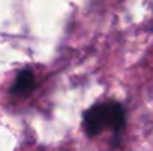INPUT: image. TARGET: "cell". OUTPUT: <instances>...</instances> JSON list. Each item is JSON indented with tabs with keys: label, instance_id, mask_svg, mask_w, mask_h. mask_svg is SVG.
Returning a JSON list of instances; mask_svg holds the SVG:
<instances>
[{
	"label": "cell",
	"instance_id": "2",
	"mask_svg": "<svg viewBox=\"0 0 153 151\" xmlns=\"http://www.w3.org/2000/svg\"><path fill=\"white\" fill-rule=\"evenodd\" d=\"M36 89V79L30 70H22L18 73L15 83L10 88V92L15 95H28Z\"/></svg>",
	"mask_w": 153,
	"mask_h": 151
},
{
	"label": "cell",
	"instance_id": "1",
	"mask_svg": "<svg viewBox=\"0 0 153 151\" xmlns=\"http://www.w3.org/2000/svg\"><path fill=\"white\" fill-rule=\"evenodd\" d=\"M83 124L88 136H97L102 130L111 129L119 133L125 126V110L119 102H104L94 105L85 113Z\"/></svg>",
	"mask_w": 153,
	"mask_h": 151
}]
</instances>
